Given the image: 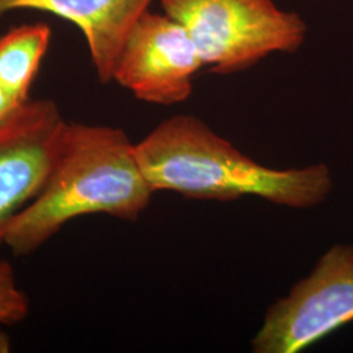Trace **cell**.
I'll use <instances>...</instances> for the list:
<instances>
[{
  "mask_svg": "<svg viewBox=\"0 0 353 353\" xmlns=\"http://www.w3.org/2000/svg\"><path fill=\"white\" fill-rule=\"evenodd\" d=\"M29 310V299L19 287L12 265L0 261V325H16L26 319Z\"/></svg>",
  "mask_w": 353,
  "mask_h": 353,
  "instance_id": "obj_9",
  "label": "cell"
},
{
  "mask_svg": "<svg viewBox=\"0 0 353 353\" xmlns=\"http://www.w3.org/2000/svg\"><path fill=\"white\" fill-rule=\"evenodd\" d=\"M164 13L186 29L214 74L246 70L272 52H294L307 28L272 0H161Z\"/></svg>",
  "mask_w": 353,
  "mask_h": 353,
  "instance_id": "obj_3",
  "label": "cell"
},
{
  "mask_svg": "<svg viewBox=\"0 0 353 353\" xmlns=\"http://www.w3.org/2000/svg\"><path fill=\"white\" fill-rule=\"evenodd\" d=\"M12 344H11V339L8 336V334L1 328L0 325V353L11 352Z\"/></svg>",
  "mask_w": 353,
  "mask_h": 353,
  "instance_id": "obj_11",
  "label": "cell"
},
{
  "mask_svg": "<svg viewBox=\"0 0 353 353\" xmlns=\"http://www.w3.org/2000/svg\"><path fill=\"white\" fill-rule=\"evenodd\" d=\"M135 153L153 192L174 191L221 202L254 195L279 205L307 208L323 202L332 188L326 165L265 168L192 115L161 122L135 144Z\"/></svg>",
  "mask_w": 353,
  "mask_h": 353,
  "instance_id": "obj_1",
  "label": "cell"
},
{
  "mask_svg": "<svg viewBox=\"0 0 353 353\" xmlns=\"http://www.w3.org/2000/svg\"><path fill=\"white\" fill-rule=\"evenodd\" d=\"M152 194L135 144L123 130L67 122L46 185L13 220L4 245L16 256L30 255L67 223L85 214L135 221Z\"/></svg>",
  "mask_w": 353,
  "mask_h": 353,
  "instance_id": "obj_2",
  "label": "cell"
},
{
  "mask_svg": "<svg viewBox=\"0 0 353 353\" xmlns=\"http://www.w3.org/2000/svg\"><path fill=\"white\" fill-rule=\"evenodd\" d=\"M64 121L50 100H29L0 126V245L46 185L62 150Z\"/></svg>",
  "mask_w": 353,
  "mask_h": 353,
  "instance_id": "obj_6",
  "label": "cell"
},
{
  "mask_svg": "<svg viewBox=\"0 0 353 353\" xmlns=\"http://www.w3.org/2000/svg\"><path fill=\"white\" fill-rule=\"evenodd\" d=\"M23 103L16 101L12 96L0 84V126L4 125Z\"/></svg>",
  "mask_w": 353,
  "mask_h": 353,
  "instance_id": "obj_10",
  "label": "cell"
},
{
  "mask_svg": "<svg viewBox=\"0 0 353 353\" xmlns=\"http://www.w3.org/2000/svg\"><path fill=\"white\" fill-rule=\"evenodd\" d=\"M351 321L353 246L335 245L307 278L268 309L252 352H300Z\"/></svg>",
  "mask_w": 353,
  "mask_h": 353,
  "instance_id": "obj_4",
  "label": "cell"
},
{
  "mask_svg": "<svg viewBox=\"0 0 353 353\" xmlns=\"http://www.w3.org/2000/svg\"><path fill=\"white\" fill-rule=\"evenodd\" d=\"M51 36L50 26L37 23L16 26L0 37V84L20 103L30 100Z\"/></svg>",
  "mask_w": 353,
  "mask_h": 353,
  "instance_id": "obj_8",
  "label": "cell"
},
{
  "mask_svg": "<svg viewBox=\"0 0 353 353\" xmlns=\"http://www.w3.org/2000/svg\"><path fill=\"white\" fill-rule=\"evenodd\" d=\"M152 0H0V16L12 11L51 13L80 29L102 84L114 68L127 37Z\"/></svg>",
  "mask_w": 353,
  "mask_h": 353,
  "instance_id": "obj_7",
  "label": "cell"
},
{
  "mask_svg": "<svg viewBox=\"0 0 353 353\" xmlns=\"http://www.w3.org/2000/svg\"><path fill=\"white\" fill-rule=\"evenodd\" d=\"M202 67L186 29L166 13L147 11L119 52L113 80L141 101L169 106L189 99Z\"/></svg>",
  "mask_w": 353,
  "mask_h": 353,
  "instance_id": "obj_5",
  "label": "cell"
}]
</instances>
